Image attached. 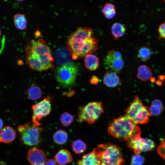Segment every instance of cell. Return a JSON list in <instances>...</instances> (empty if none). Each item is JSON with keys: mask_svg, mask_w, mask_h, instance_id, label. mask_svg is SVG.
<instances>
[{"mask_svg": "<svg viewBox=\"0 0 165 165\" xmlns=\"http://www.w3.org/2000/svg\"><path fill=\"white\" fill-rule=\"evenodd\" d=\"M164 1H165V0H164Z\"/></svg>", "mask_w": 165, "mask_h": 165, "instance_id": "obj_39", "label": "cell"}, {"mask_svg": "<svg viewBox=\"0 0 165 165\" xmlns=\"http://www.w3.org/2000/svg\"><path fill=\"white\" fill-rule=\"evenodd\" d=\"M42 130L40 126L29 123L19 125L18 127V131L20 134L21 140L24 144L28 146L38 145L40 143Z\"/></svg>", "mask_w": 165, "mask_h": 165, "instance_id": "obj_6", "label": "cell"}, {"mask_svg": "<svg viewBox=\"0 0 165 165\" xmlns=\"http://www.w3.org/2000/svg\"><path fill=\"white\" fill-rule=\"evenodd\" d=\"M27 158L31 165H45L48 160L47 156L43 150L35 147L29 150Z\"/></svg>", "mask_w": 165, "mask_h": 165, "instance_id": "obj_12", "label": "cell"}, {"mask_svg": "<svg viewBox=\"0 0 165 165\" xmlns=\"http://www.w3.org/2000/svg\"><path fill=\"white\" fill-rule=\"evenodd\" d=\"M68 139L67 133L63 130H59L53 134V140L56 144L62 145L66 143Z\"/></svg>", "mask_w": 165, "mask_h": 165, "instance_id": "obj_20", "label": "cell"}, {"mask_svg": "<svg viewBox=\"0 0 165 165\" xmlns=\"http://www.w3.org/2000/svg\"><path fill=\"white\" fill-rule=\"evenodd\" d=\"M27 64L32 69L41 72L54 68L51 51L42 39L31 40L25 47Z\"/></svg>", "mask_w": 165, "mask_h": 165, "instance_id": "obj_2", "label": "cell"}, {"mask_svg": "<svg viewBox=\"0 0 165 165\" xmlns=\"http://www.w3.org/2000/svg\"><path fill=\"white\" fill-rule=\"evenodd\" d=\"M103 112V107L100 103L92 102L80 109L78 114V120L80 122L92 124L99 118Z\"/></svg>", "mask_w": 165, "mask_h": 165, "instance_id": "obj_8", "label": "cell"}, {"mask_svg": "<svg viewBox=\"0 0 165 165\" xmlns=\"http://www.w3.org/2000/svg\"><path fill=\"white\" fill-rule=\"evenodd\" d=\"M3 126V122L2 120L0 118V130L2 128Z\"/></svg>", "mask_w": 165, "mask_h": 165, "instance_id": "obj_35", "label": "cell"}, {"mask_svg": "<svg viewBox=\"0 0 165 165\" xmlns=\"http://www.w3.org/2000/svg\"><path fill=\"white\" fill-rule=\"evenodd\" d=\"M101 165H123L124 160L120 148L111 144L99 145Z\"/></svg>", "mask_w": 165, "mask_h": 165, "instance_id": "obj_5", "label": "cell"}, {"mask_svg": "<svg viewBox=\"0 0 165 165\" xmlns=\"http://www.w3.org/2000/svg\"><path fill=\"white\" fill-rule=\"evenodd\" d=\"M149 110L151 114L154 116L159 115L163 111L159 107L152 105H151Z\"/></svg>", "mask_w": 165, "mask_h": 165, "instance_id": "obj_29", "label": "cell"}, {"mask_svg": "<svg viewBox=\"0 0 165 165\" xmlns=\"http://www.w3.org/2000/svg\"><path fill=\"white\" fill-rule=\"evenodd\" d=\"M84 63L87 69L90 71H94L98 67L99 59L94 55L88 54L85 57Z\"/></svg>", "mask_w": 165, "mask_h": 165, "instance_id": "obj_18", "label": "cell"}, {"mask_svg": "<svg viewBox=\"0 0 165 165\" xmlns=\"http://www.w3.org/2000/svg\"><path fill=\"white\" fill-rule=\"evenodd\" d=\"M90 82L92 84H97L99 82V79L96 76L93 75L90 79Z\"/></svg>", "mask_w": 165, "mask_h": 165, "instance_id": "obj_32", "label": "cell"}, {"mask_svg": "<svg viewBox=\"0 0 165 165\" xmlns=\"http://www.w3.org/2000/svg\"><path fill=\"white\" fill-rule=\"evenodd\" d=\"M51 99L50 97H44L42 100L31 106L33 112L32 121L33 124L40 126V120L50 114L51 109Z\"/></svg>", "mask_w": 165, "mask_h": 165, "instance_id": "obj_9", "label": "cell"}, {"mask_svg": "<svg viewBox=\"0 0 165 165\" xmlns=\"http://www.w3.org/2000/svg\"><path fill=\"white\" fill-rule=\"evenodd\" d=\"M45 165H57V163L54 160L50 159L47 160Z\"/></svg>", "mask_w": 165, "mask_h": 165, "instance_id": "obj_33", "label": "cell"}, {"mask_svg": "<svg viewBox=\"0 0 165 165\" xmlns=\"http://www.w3.org/2000/svg\"><path fill=\"white\" fill-rule=\"evenodd\" d=\"M125 27L121 23L116 22L112 25L111 32L115 40L122 37L125 34Z\"/></svg>", "mask_w": 165, "mask_h": 165, "instance_id": "obj_21", "label": "cell"}, {"mask_svg": "<svg viewBox=\"0 0 165 165\" xmlns=\"http://www.w3.org/2000/svg\"><path fill=\"white\" fill-rule=\"evenodd\" d=\"M151 115L149 108L144 106L136 96L126 111V116L136 124L147 123Z\"/></svg>", "mask_w": 165, "mask_h": 165, "instance_id": "obj_4", "label": "cell"}, {"mask_svg": "<svg viewBox=\"0 0 165 165\" xmlns=\"http://www.w3.org/2000/svg\"><path fill=\"white\" fill-rule=\"evenodd\" d=\"M54 160L59 165H65L73 161L71 153L65 149L59 150L54 157Z\"/></svg>", "mask_w": 165, "mask_h": 165, "instance_id": "obj_15", "label": "cell"}, {"mask_svg": "<svg viewBox=\"0 0 165 165\" xmlns=\"http://www.w3.org/2000/svg\"><path fill=\"white\" fill-rule=\"evenodd\" d=\"M152 76L151 69L148 66L142 65L138 67L136 76L139 79L143 81H146L150 79Z\"/></svg>", "mask_w": 165, "mask_h": 165, "instance_id": "obj_17", "label": "cell"}, {"mask_svg": "<svg viewBox=\"0 0 165 165\" xmlns=\"http://www.w3.org/2000/svg\"><path fill=\"white\" fill-rule=\"evenodd\" d=\"M1 35V31L0 29V36Z\"/></svg>", "mask_w": 165, "mask_h": 165, "instance_id": "obj_38", "label": "cell"}, {"mask_svg": "<svg viewBox=\"0 0 165 165\" xmlns=\"http://www.w3.org/2000/svg\"><path fill=\"white\" fill-rule=\"evenodd\" d=\"M108 132L121 141H128L141 134L140 127L126 116L114 119L109 124Z\"/></svg>", "mask_w": 165, "mask_h": 165, "instance_id": "obj_3", "label": "cell"}, {"mask_svg": "<svg viewBox=\"0 0 165 165\" xmlns=\"http://www.w3.org/2000/svg\"><path fill=\"white\" fill-rule=\"evenodd\" d=\"M72 148L74 152L77 154L84 152L86 148L85 143L80 140H77L72 143Z\"/></svg>", "mask_w": 165, "mask_h": 165, "instance_id": "obj_25", "label": "cell"}, {"mask_svg": "<svg viewBox=\"0 0 165 165\" xmlns=\"http://www.w3.org/2000/svg\"><path fill=\"white\" fill-rule=\"evenodd\" d=\"M157 151L160 156L165 160V138L161 141Z\"/></svg>", "mask_w": 165, "mask_h": 165, "instance_id": "obj_28", "label": "cell"}, {"mask_svg": "<svg viewBox=\"0 0 165 165\" xmlns=\"http://www.w3.org/2000/svg\"><path fill=\"white\" fill-rule=\"evenodd\" d=\"M16 134L12 127L6 126L0 130V142L9 143L15 138Z\"/></svg>", "mask_w": 165, "mask_h": 165, "instance_id": "obj_14", "label": "cell"}, {"mask_svg": "<svg viewBox=\"0 0 165 165\" xmlns=\"http://www.w3.org/2000/svg\"><path fill=\"white\" fill-rule=\"evenodd\" d=\"M42 91L40 88L36 86H32L28 89L27 94L28 98L32 100L39 99L42 95Z\"/></svg>", "mask_w": 165, "mask_h": 165, "instance_id": "obj_23", "label": "cell"}, {"mask_svg": "<svg viewBox=\"0 0 165 165\" xmlns=\"http://www.w3.org/2000/svg\"><path fill=\"white\" fill-rule=\"evenodd\" d=\"M16 0L18 2H22L24 1V0Z\"/></svg>", "mask_w": 165, "mask_h": 165, "instance_id": "obj_37", "label": "cell"}, {"mask_svg": "<svg viewBox=\"0 0 165 165\" xmlns=\"http://www.w3.org/2000/svg\"><path fill=\"white\" fill-rule=\"evenodd\" d=\"M105 61L111 69L118 73L120 72L124 65L121 53L113 50L108 51Z\"/></svg>", "mask_w": 165, "mask_h": 165, "instance_id": "obj_11", "label": "cell"}, {"mask_svg": "<svg viewBox=\"0 0 165 165\" xmlns=\"http://www.w3.org/2000/svg\"><path fill=\"white\" fill-rule=\"evenodd\" d=\"M152 54V50L148 47L143 46L139 50L138 56L141 61L146 62L150 57Z\"/></svg>", "mask_w": 165, "mask_h": 165, "instance_id": "obj_24", "label": "cell"}, {"mask_svg": "<svg viewBox=\"0 0 165 165\" xmlns=\"http://www.w3.org/2000/svg\"><path fill=\"white\" fill-rule=\"evenodd\" d=\"M67 46L74 59L85 57L98 48V40L88 27L78 28L68 38Z\"/></svg>", "mask_w": 165, "mask_h": 165, "instance_id": "obj_1", "label": "cell"}, {"mask_svg": "<svg viewBox=\"0 0 165 165\" xmlns=\"http://www.w3.org/2000/svg\"><path fill=\"white\" fill-rule=\"evenodd\" d=\"M103 81L104 84L107 86L113 87L119 85L120 82V79L115 72L108 71L104 76Z\"/></svg>", "mask_w": 165, "mask_h": 165, "instance_id": "obj_16", "label": "cell"}, {"mask_svg": "<svg viewBox=\"0 0 165 165\" xmlns=\"http://www.w3.org/2000/svg\"><path fill=\"white\" fill-rule=\"evenodd\" d=\"M74 118L72 115L69 113L65 112L60 116V121L61 124L65 127L70 126L73 122Z\"/></svg>", "mask_w": 165, "mask_h": 165, "instance_id": "obj_26", "label": "cell"}, {"mask_svg": "<svg viewBox=\"0 0 165 165\" xmlns=\"http://www.w3.org/2000/svg\"><path fill=\"white\" fill-rule=\"evenodd\" d=\"M101 12L106 18L111 19L115 15L116 10L115 5L111 3H106L101 9Z\"/></svg>", "mask_w": 165, "mask_h": 165, "instance_id": "obj_22", "label": "cell"}, {"mask_svg": "<svg viewBox=\"0 0 165 165\" xmlns=\"http://www.w3.org/2000/svg\"><path fill=\"white\" fill-rule=\"evenodd\" d=\"M150 80L152 82H154L155 81V79L154 77H152L150 79Z\"/></svg>", "mask_w": 165, "mask_h": 165, "instance_id": "obj_36", "label": "cell"}, {"mask_svg": "<svg viewBox=\"0 0 165 165\" xmlns=\"http://www.w3.org/2000/svg\"><path fill=\"white\" fill-rule=\"evenodd\" d=\"M77 165H101L100 149L95 148L93 151L82 156L77 163Z\"/></svg>", "mask_w": 165, "mask_h": 165, "instance_id": "obj_13", "label": "cell"}, {"mask_svg": "<svg viewBox=\"0 0 165 165\" xmlns=\"http://www.w3.org/2000/svg\"><path fill=\"white\" fill-rule=\"evenodd\" d=\"M158 30L160 38L165 39V22L160 25Z\"/></svg>", "mask_w": 165, "mask_h": 165, "instance_id": "obj_30", "label": "cell"}, {"mask_svg": "<svg viewBox=\"0 0 165 165\" xmlns=\"http://www.w3.org/2000/svg\"><path fill=\"white\" fill-rule=\"evenodd\" d=\"M127 145L135 154L152 150L155 146L154 142L148 138H143L140 136L134 137L128 141Z\"/></svg>", "mask_w": 165, "mask_h": 165, "instance_id": "obj_10", "label": "cell"}, {"mask_svg": "<svg viewBox=\"0 0 165 165\" xmlns=\"http://www.w3.org/2000/svg\"><path fill=\"white\" fill-rule=\"evenodd\" d=\"M145 160L143 156L139 154H135L132 156L131 165H142Z\"/></svg>", "mask_w": 165, "mask_h": 165, "instance_id": "obj_27", "label": "cell"}, {"mask_svg": "<svg viewBox=\"0 0 165 165\" xmlns=\"http://www.w3.org/2000/svg\"><path fill=\"white\" fill-rule=\"evenodd\" d=\"M159 80H160L163 81L165 79V75H160L159 77Z\"/></svg>", "mask_w": 165, "mask_h": 165, "instance_id": "obj_34", "label": "cell"}, {"mask_svg": "<svg viewBox=\"0 0 165 165\" xmlns=\"http://www.w3.org/2000/svg\"><path fill=\"white\" fill-rule=\"evenodd\" d=\"M78 71V68L74 64H66L57 68L55 78L61 85L65 87H69L75 83Z\"/></svg>", "mask_w": 165, "mask_h": 165, "instance_id": "obj_7", "label": "cell"}, {"mask_svg": "<svg viewBox=\"0 0 165 165\" xmlns=\"http://www.w3.org/2000/svg\"><path fill=\"white\" fill-rule=\"evenodd\" d=\"M13 22L16 27L20 30H25L27 28V20L24 14L18 13L13 17Z\"/></svg>", "mask_w": 165, "mask_h": 165, "instance_id": "obj_19", "label": "cell"}, {"mask_svg": "<svg viewBox=\"0 0 165 165\" xmlns=\"http://www.w3.org/2000/svg\"><path fill=\"white\" fill-rule=\"evenodd\" d=\"M151 105L157 106L163 110V103L161 101L158 99L152 101Z\"/></svg>", "mask_w": 165, "mask_h": 165, "instance_id": "obj_31", "label": "cell"}]
</instances>
